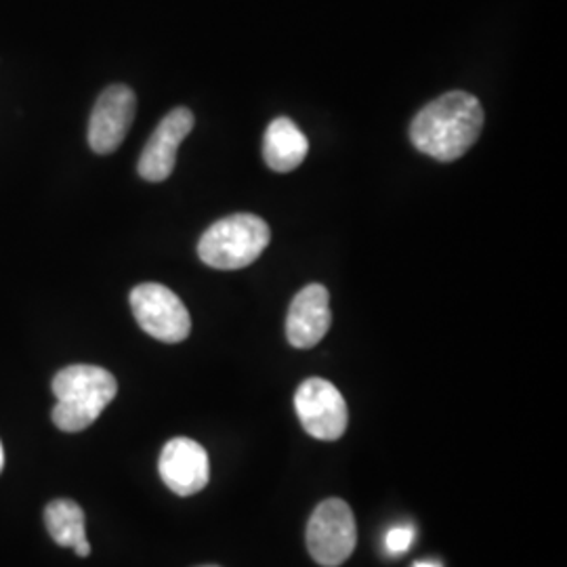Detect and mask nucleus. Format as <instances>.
Returning <instances> with one entry per match:
<instances>
[{
    "mask_svg": "<svg viewBox=\"0 0 567 567\" xmlns=\"http://www.w3.org/2000/svg\"><path fill=\"white\" fill-rule=\"evenodd\" d=\"M482 128V102L466 91H450L416 114L410 126V140L426 156L452 163L475 145Z\"/></svg>",
    "mask_w": 567,
    "mask_h": 567,
    "instance_id": "f257e3e1",
    "label": "nucleus"
},
{
    "mask_svg": "<svg viewBox=\"0 0 567 567\" xmlns=\"http://www.w3.org/2000/svg\"><path fill=\"white\" fill-rule=\"evenodd\" d=\"M53 393L58 398L53 423L65 433H79L93 425L112 404L118 383L102 365L74 364L55 374Z\"/></svg>",
    "mask_w": 567,
    "mask_h": 567,
    "instance_id": "f03ea898",
    "label": "nucleus"
},
{
    "mask_svg": "<svg viewBox=\"0 0 567 567\" xmlns=\"http://www.w3.org/2000/svg\"><path fill=\"white\" fill-rule=\"evenodd\" d=\"M269 240L271 231L261 217L236 213L204 231L198 255L213 269H243L261 257Z\"/></svg>",
    "mask_w": 567,
    "mask_h": 567,
    "instance_id": "7ed1b4c3",
    "label": "nucleus"
},
{
    "mask_svg": "<svg viewBox=\"0 0 567 567\" xmlns=\"http://www.w3.org/2000/svg\"><path fill=\"white\" fill-rule=\"evenodd\" d=\"M307 550L322 567L343 566L358 543V526L351 507L341 498L322 501L307 524Z\"/></svg>",
    "mask_w": 567,
    "mask_h": 567,
    "instance_id": "20e7f679",
    "label": "nucleus"
},
{
    "mask_svg": "<svg viewBox=\"0 0 567 567\" xmlns=\"http://www.w3.org/2000/svg\"><path fill=\"white\" fill-rule=\"evenodd\" d=\"M131 309L143 332L163 343H182L192 332V318L182 299L163 284H140L131 292Z\"/></svg>",
    "mask_w": 567,
    "mask_h": 567,
    "instance_id": "39448f33",
    "label": "nucleus"
},
{
    "mask_svg": "<svg viewBox=\"0 0 567 567\" xmlns=\"http://www.w3.org/2000/svg\"><path fill=\"white\" fill-rule=\"evenodd\" d=\"M295 410L305 431L322 442L341 440L349 412L341 391L326 379H307L295 393Z\"/></svg>",
    "mask_w": 567,
    "mask_h": 567,
    "instance_id": "423d86ee",
    "label": "nucleus"
},
{
    "mask_svg": "<svg viewBox=\"0 0 567 567\" xmlns=\"http://www.w3.org/2000/svg\"><path fill=\"white\" fill-rule=\"evenodd\" d=\"M137 112V97L124 84L103 91L89 121V145L95 154H112L121 147Z\"/></svg>",
    "mask_w": 567,
    "mask_h": 567,
    "instance_id": "0eeeda50",
    "label": "nucleus"
},
{
    "mask_svg": "<svg viewBox=\"0 0 567 567\" xmlns=\"http://www.w3.org/2000/svg\"><path fill=\"white\" fill-rule=\"evenodd\" d=\"M194 128V114L187 107H175L164 116L150 142L145 143L137 171L145 182L168 179L177 164V150Z\"/></svg>",
    "mask_w": 567,
    "mask_h": 567,
    "instance_id": "6e6552de",
    "label": "nucleus"
},
{
    "mask_svg": "<svg viewBox=\"0 0 567 567\" xmlns=\"http://www.w3.org/2000/svg\"><path fill=\"white\" fill-rule=\"evenodd\" d=\"M158 471L171 492L177 496H194L203 492L210 480V461L198 442L175 437L163 447Z\"/></svg>",
    "mask_w": 567,
    "mask_h": 567,
    "instance_id": "1a4fd4ad",
    "label": "nucleus"
},
{
    "mask_svg": "<svg viewBox=\"0 0 567 567\" xmlns=\"http://www.w3.org/2000/svg\"><path fill=\"white\" fill-rule=\"evenodd\" d=\"M332 324L330 295L322 284H309L292 299L286 316V339L297 349H311Z\"/></svg>",
    "mask_w": 567,
    "mask_h": 567,
    "instance_id": "9d476101",
    "label": "nucleus"
},
{
    "mask_svg": "<svg viewBox=\"0 0 567 567\" xmlns=\"http://www.w3.org/2000/svg\"><path fill=\"white\" fill-rule=\"evenodd\" d=\"M309 142L303 131L290 118H276L267 126L264 158L274 173H290L307 158Z\"/></svg>",
    "mask_w": 567,
    "mask_h": 567,
    "instance_id": "9b49d317",
    "label": "nucleus"
},
{
    "mask_svg": "<svg viewBox=\"0 0 567 567\" xmlns=\"http://www.w3.org/2000/svg\"><path fill=\"white\" fill-rule=\"evenodd\" d=\"M44 524L51 538L60 547H72L79 557L91 555V545L86 540L84 511L79 503L70 498H60L49 503L44 508Z\"/></svg>",
    "mask_w": 567,
    "mask_h": 567,
    "instance_id": "f8f14e48",
    "label": "nucleus"
},
{
    "mask_svg": "<svg viewBox=\"0 0 567 567\" xmlns=\"http://www.w3.org/2000/svg\"><path fill=\"white\" fill-rule=\"evenodd\" d=\"M414 543V527L395 526L386 532L385 545L391 555H402Z\"/></svg>",
    "mask_w": 567,
    "mask_h": 567,
    "instance_id": "ddd939ff",
    "label": "nucleus"
},
{
    "mask_svg": "<svg viewBox=\"0 0 567 567\" xmlns=\"http://www.w3.org/2000/svg\"><path fill=\"white\" fill-rule=\"evenodd\" d=\"M412 567H442L437 566V564H429V561H419V564H414Z\"/></svg>",
    "mask_w": 567,
    "mask_h": 567,
    "instance_id": "4468645a",
    "label": "nucleus"
},
{
    "mask_svg": "<svg viewBox=\"0 0 567 567\" xmlns=\"http://www.w3.org/2000/svg\"><path fill=\"white\" fill-rule=\"evenodd\" d=\"M2 466H4V452H2V444H0V473H2Z\"/></svg>",
    "mask_w": 567,
    "mask_h": 567,
    "instance_id": "2eb2a0df",
    "label": "nucleus"
}]
</instances>
